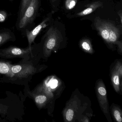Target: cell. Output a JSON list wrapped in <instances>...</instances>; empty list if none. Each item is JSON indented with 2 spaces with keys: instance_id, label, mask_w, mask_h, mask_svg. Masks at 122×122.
I'll return each mask as SVG.
<instances>
[{
  "instance_id": "6da1fadb",
  "label": "cell",
  "mask_w": 122,
  "mask_h": 122,
  "mask_svg": "<svg viewBox=\"0 0 122 122\" xmlns=\"http://www.w3.org/2000/svg\"><path fill=\"white\" fill-rule=\"evenodd\" d=\"M41 58L40 55H36L27 59H22L17 63L11 64L10 77L3 76L0 80L2 82L25 86L33 76L47 68L46 65L39 64Z\"/></svg>"
},
{
  "instance_id": "7a4b0ae2",
  "label": "cell",
  "mask_w": 122,
  "mask_h": 122,
  "mask_svg": "<svg viewBox=\"0 0 122 122\" xmlns=\"http://www.w3.org/2000/svg\"><path fill=\"white\" fill-rule=\"evenodd\" d=\"M62 41V37L60 31L53 27L50 28L42 42L37 44L41 58L47 60L53 52L59 48Z\"/></svg>"
},
{
  "instance_id": "3957f363",
  "label": "cell",
  "mask_w": 122,
  "mask_h": 122,
  "mask_svg": "<svg viewBox=\"0 0 122 122\" xmlns=\"http://www.w3.org/2000/svg\"><path fill=\"white\" fill-rule=\"evenodd\" d=\"M8 96L4 99H0V121H3V119H6V121H13L15 119H17L18 117L15 113H21L20 109H23V104L20 103L21 101L19 98L15 102V96Z\"/></svg>"
},
{
  "instance_id": "277c9868",
  "label": "cell",
  "mask_w": 122,
  "mask_h": 122,
  "mask_svg": "<svg viewBox=\"0 0 122 122\" xmlns=\"http://www.w3.org/2000/svg\"><path fill=\"white\" fill-rule=\"evenodd\" d=\"M38 55H39V53L37 44L35 43L31 46L25 48L11 46L0 49V58L4 59H27Z\"/></svg>"
},
{
  "instance_id": "5b68a950",
  "label": "cell",
  "mask_w": 122,
  "mask_h": 122,
  "mask_svg": "<svg viewBox=\"0 0 122 122\" xmlns=\"http://www.w3.org/2000/svg\"><path fill=\"white\" fill-rule=\"evenodd\" d=\"M41 0H30L22 17L18 19L17 23V30H29L35 21L39 10Z\"/></svg>"
},
{
  "instance_id": "8992f818",
  "label": "cell",
  "mask_w": 122,
  "mask_h": 122,
  "mask_svg": "<svg viewBox=\"0 0 122 122\" xmlns=\"http://www.w3.org/2000/svg\"><path fill=\"white\" fill-rule=\"evenodd\" d=\"M96 90L101 110L107 117V119L110 120L107 91L102 81L99 80L97 81L96 85Z\"/></svg>"
},
{
  "instance_id": "52a82bcc",
  "label": "cell",
  "mask_w": 122,
  "mask_h": 122,
  "mask_svg": "<svg viewBox=\"0 0 122 122\" xmlns=\"http://www.w3.org/2000/svg\"><path fill=\"white\" fill-rule=\"evenodd\" d=\"M51 18L50 17L48 16L32 30H25L26 36L28 41V46H31L33 43H34L36 37L43 29L47 27L48 22L50 21Z\"/></svg>"
},
{
  "instance_id": "ba28073f",
  "label": "cell",
  "mask_w": 122,
  "mask_h": 122,
  "mask_svg": "<svg viewBox=\"0 0 122 122\" xmlns=\"http://www.w3.org/2000/svg\"><path fill=\"white\" fill-rule=\"evenodd\" d=\"M110 24V22L105 21L98 17L95 18L94 22V25L99 34L107 43H108Z\"/></svg>"
},
{
  "instance_id": "9c48e42d",
  "label": "cell",
  "mask_w": 122,
  "mask_h": 122,
  "mask_svg": "<svg viewBox=\"0 0 122 122\" xmlns=\"http://www.w3.org/2000/svg\"><path fill=\"white\" fill-rule=\"evenodd\" d=\"M16 37L14 33L9 29L0 30V47L10 41L15 42Z\"/></svg>"
},
{
  "instance_id": "30bf717a",
  "label": "cell",
  "mask_w": 122,
  "mask_h": 122,
  "mask_svg": "<svg viewBox=\"0 0 122 122\" xmlns=\"http://www.w3.org/2000/svg\"><path fill=\"white\" fill-rule=\"evenodd\" d=\"M120 36V30L113 24L110 23L108 44H115L118 41Z\"/></svg>"
},
{
  "instance_id": "8fae6325",
  "label": "cell",
  "mask_w": 122,
  "mask_h": 122,
  "mask_svg": "<svg viewBox=\"0 0 122 122\" xmlns=\"http://www.w3.org/2000/svg\"><path fill=\"white\" fill-rule=\"evenodd\" d=\"M103 3L100 1L94 2L88 5L85 9L77 13L76 15L79 17L85 16L92 13L99 8L102 7Z\"/></svg>"
},
{
  "instance_id": "7c38bea8",
  "label": "cell",
  "mask_w": 122,
  "mask_h": 122,
  "mask_svg": "<svg viewBox=\"0 0 122 122\" xmlns=\"http://www.w3.org/2000/svg\"><path fill=\"white\" fill-rule=\"evenodd\" d=\"M121 78L118 73L113 68L111 73V81L116 92L119 93H120L121 92L120 80Z\"/></svg>"
},
{
  "instance_id": "4fadbf2b",
  "label": "cell",
  "mask_w": 122,
  "mask_h": 122,
  "mask_svg": "<svg viewBox=\"0 0 122 122\" xmlns=\"http://www.w3.org/2000/svg\"><path fill=\"white\" fill-rule=\"evenodd\" d=\"M11 63L10 61L0 60V75L5 77H10V67Z\"/></svg>"
},
{
  "instance_id": "5bb4252c",
  "label": "cell",
  "mask_w": 122,
  "mask_h": 122,
  "mask_svg": "<svg viewBox=\"0 0 122 122\" xmlns=\"http://www.w3.org/2000/svg\"><path fill=\"white\" fill-rule=\"evenodd\" d=\"M80 45L84 51L88 53L92 54L93 53V50L91 41L88 39H83L80 42Z\"/></svg>"
},
{
  "instance_id": "9a60e30c",
  "label": "cell",
  "mask_w": 122,
  "mask_h": 122,
  "mask_svg": "<svg viewBox=\"0 0 122 122\" xmlns=\"http://www.w3.org/2000/svg\"><path fill=\"white\" fill-rule=\"evenodd\" d=\"M112 113L114 118L118 122L122 121V112L121 110L117 106H114L112 109Z\"/></svg>"
},
{
  "instance_id": "2e32d148",
  "label": "cell",
  "mask_w": 122,
  "mask_h": 122,
  "mask_svg": "<svg viewBox=\"0 0 122 122\" xmlns=\"http://www.w3.org/2000/svg\"><path fill=\"white\" fill-rule=\"evenodd\" d=\"M30 1V0H21L18 14V19L22 17Z\"/></svg>"
},
{
  "instance_id": "e0dca14e",
  "label": "cell",
  "mask_w": 122,
  "mask_h": 122,
  "mask_svg": "<svg viewBox=\"0 0 122 122\" xmlns=\"http://www.w3.org/2000/svg\"><path fill=\"white\" fill-rule=\"evenodd\" d=\"M75 115L74 110L71 108H68L65 112V119L66 121L70 122L73 120Z\"/></svg>"
},
{
  "instance_id": "ac0fdd59",
  "label": "cell",
  "mask_w": 122,
  "mask_h": 122,
  "mask_svg": "<svg viewBox=\"0 0 122 122\" xmlns=\"http://www.w3.org/2000/svg\"><path fill=\"white\" fill-rule=\"evenodd\" d=\"M77 0H66L65 5L67 10H68L73 9L77 4Z\"/></svg>"
},
{
  "instance_id": "d6986e66",
  "label": "cell",
  "mask_w": 122,
  "mask_h": 122,
  "mask_svg": "<svg viewBox=\"0 0 122 122\" xmlns=\"http://www.w3.org/2000/svg\"><path fill=\"white\" fill-rule=\"evenodd\" d=\"M7 13L5 10H0V23L5 22L7 18Z\"/></svg>"
},
{
  "instance_id": "ffe728a7",
  "label": "cell",
  "mask_w": 122,
  "mask_h": 122,
  "mask_svg": "<svg viewBox=\"0 0 122 122\" xmlns=\"http://www.w3.org/2000/svg\"><path fill=\"white\" fill-rule=\"evenodd\" d=\"M114 68L116 70L117 72L118 73L120 77L122 78V65L121 63L120 62H117Z\"/></svg>"
},
{
  "instance_id": "44dd1931",
  "label": "cell",
  "mask_w": 122,
  "mask_h": 122,
  "mask_svg": "<svg viewBox=\"0 0 122 122\" xmlns=\"http://www.w3.org/2000/svg\"><path fill=\"white\" fill-rule=\"evenodd\" d=\"M115 44L117 45L118 50L119 52H120L121 53L122 52V41H117Z\"/></svg>"
},
{
  "instance_id": "7402d4cb",
  "label": "cell",
  "mask_w": 122,
  "mask_h": 122,
  "mask_svg": "<svg viewBox=\"0 0 122 122\" xmlns=\"http://www.w3.org/2000/svg\"><path fill=\"white\" fill-rule=\"evenodd\" d=\"M118 15L119 17H120V20L121 23L122 24V14L121 10L118 12Z\"/></svg>"
},
{
  "instance_id": "603a6c76",
  "label": "cell",
  "mask_w": 122,
  "mask_h": 122,
  "mask_svg": "<svg viewBox=\"0 0 122 122\" xmlns=\"http://www.w3.org/2000/svg\"><path fill=\"white\" fill-rule=\"evenodd\" d=\"M57 0H51V3L52 4H54Z\"/></svg>"
},
{
  "instance_id": "cb8c5ba5",
  "label": "cell",
  "mask_w": 122,
  "mask_h": 122,
  "mask_svg": "<svg viewBox=\"0 0 122 122\" xmlns=\"http://www.w3.org/2000/svg\"><path fill=\"white\" fill-rule=\"evenodd\" d=\"M1 83H2V81H1V80H0V85H1Z\"/></svg>"
},
{
  "instance_id": "d4e9b609",
  "label": "cell",
  "mask_w": 122,
  "mask_h": 122,
  "mask_svg": "<svg viewBox=\"0 0 122 122\" xmlns=\"http://www.w3.org/2000/svg\"><path fill=\"white\" fill-rule=\"evenodd\" d=\"M10 1H13V0H10Z\"/></svg>"
}]
</instances>
